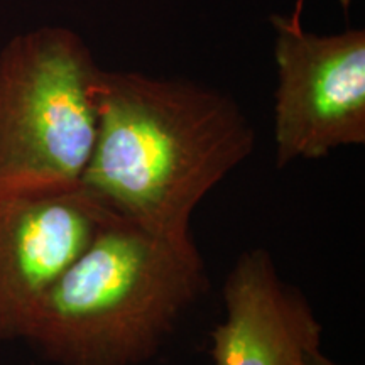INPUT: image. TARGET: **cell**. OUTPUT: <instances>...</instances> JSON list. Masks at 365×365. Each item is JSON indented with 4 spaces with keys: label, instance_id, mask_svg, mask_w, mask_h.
Wrapping results in <instances>:
<instances>
[{
    "label": "cell",
    "instance_id": "1",
    "mask_svg": "<svg viewBox=\"0 0 365 365\" xmlns=\"http://www.w3.org/2000/svg\"><path fill=\"white\" fill-rule=\"evenodd\" d=\"M254 145L252 124L220 90L102 70L97 135L80 186L113 217L182 239L196 207Z\"/></svg>",
    "mask_w": 365,
    "mask_h": 365
},
{
    "label": "cell",
    "instance_id": "2",
    "mask_svg": "<svg viewBox=\"0 0 365 365\" xmlns=\"http://www.w3.org/2000/svg\"><path fill=\"white\" fill-rule=\"evenodd\" d=\"M191 237L112 217L39 303L22 340L58 365H139L207 289Z\"/></svg>",
    "mask_w": 365,
    "mask_h": 365
},
{
    "label": "cell",
    "instance_id": "3",
    "mask_svg": "<svg viewBox=\"0 0 365 365\" xmlns=\"http://www.w3.org/2000/svg\"><path fill=\"white\" fill-rule=\"evenodd\" d=\"M102 68L78 33L41 26L0 49V191L76 186L97 135Z\"/></svg>",
    "mask_w": 365,
    "mask_h": 365
},
{
    "label": "cell",
    "instance_id": "4",
    "mask_svg": "<svg viewBox=\"0 0 365 365\" xmlns=\"http://www.w3.org/2000/svg\"><path fill=\"white\" fill-rule=\"evenodd\" d=\"M276 166L365 144V29L318 36L271 16Z\"/></svg>",
    "mask_w": 365,
    "mask_h": 365
},
{
    "label": "cell",
    "instance_id": "5",
    "mask_svg": "<svg viewBox=\"0 0 365 365\" xmlns=\"http://www.w3.org/2000/svg\"><path fill=\"white\" fill-rule=\"evenodd\" d=\"M112 217L80 185L0 191V340H22L44 296Z\"/></svg>",
    "mask_w": 365,
    "mask_h": 365
},
{
    "label": "cell",
    "instance_id": "6",
    "mask_svg": "<svg viewBox=\"0 0 365 365\" xmlns=\"http://www.w3.org/2000/svg\"><path fill=\"white\" fill-rule=\"evenodd\" d=\"M225 319L210 333L215 365H304L322 345L312 304L277 274L266 249L245 250L223 284Z\"/></svg>",
    "mask_w": 365,
    "mask_h": 365
},
{
    "label": "cell",
    "instance_id": "7",
    "mask_svg": "<svg viewBox=\"0 0 365 365\" xmlns=\"http://www.w3.org/2000/svg\"><path fill=\"white\" fill-rule=\"evenodd\" d=\"M341 6L346 11L349 9V4L350 0H340ZM303 9H304V0H296V6H294V11L291 16H286L287 19V24L291 27H294V29H298V27H303V22H301V16H303Z\"/></svg>",
    "mask_w": 365,
    "mask_h": 365
},
{
    "label": "cell",
    "instance_id": "8",
    "mask_svg": "<svg viewBox=\"0 0 365 365\" xmlns=\"http://www.w3.org/2000/svg\"><path fill=\"white\" fill-rule=\"evenodd\" d=\"M304 365H340V364L333 362L331 359H328L327 355L322 352V349H314L313 352L308 355L307 364Z\"/></svg>",
    "mask_w": 365,
    "mask_h": 365
}]
</instances>
